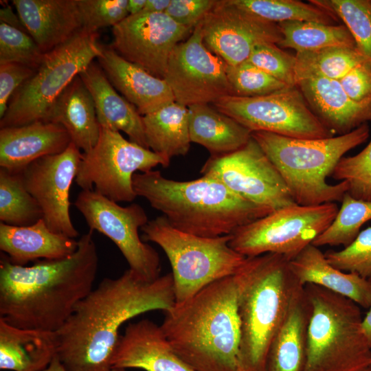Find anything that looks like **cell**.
Masks as SVG:
<instances>
[{
  "instance_id": "ba28073f",
  "label": "cell",
  "mask_w": 371,
  "mask_h": 371,
  "mask_svg": "<svg viewBox=\"0 0 371 371\" xmlns=\"http://www.w3.org/2000/svg\"><path fill=\"white\" fill-rule=\"evenodd\" d=\"M145 240L159 245L172 267L175 304L192 297L207 285L234 275L246 257L229 245L231 234L203 237L173 227L164 216L142 228Z\"/></svg>"
},
{
  "instance_id": "7dc6e473",
  "label": "cell",
  "mask_w": 371,
  "mask_h": 371,
  "mask_svg": "<svg viewBox=\"0 0 371 371\" xmlns=\"http://www.w3.org/2000/svg\"><path fill=\"white\" fill-rule=\"evenodd\" d=\"M0 21L3 22L14 27L25 30L18 14H16L14 13L12 8L9 5H7L6 6H4L1 8Z\"/></svg>"
},
{
  "instance_id": "8fae6325",
  "label": "cell",
  "mask_w": 371,
  "mask_h": 371,
  "mask_svg": "<svg viewBox=\"0 0 371 371\" xmlns=\"http://www.w3.org/2000/svg\"><path fill=\"white\" fill-rule=\"evenodd\" d=\"M170 161L150 149L126 139L118 131L100 127L96 144L82 153L75 181L82 190H94L107 199L131 202L137 195L133 177Z\"/></svg>"
},
{
  "instance_id": "52a82bcc",
  "label": "cell",
  "mask_w": 371,
  "mask_h": 371,
  "mask_svg": "<svg viewBox=\"0 0 371 371\" xmlns=\"http://www.w3.org/2000/svg\"><path fill=\"white\" fill-rule=\"evenodd\" d=\"M304 289L311 304L304 371H364L371 348L363 333L360 306L315 284Z\"/></svg>"
},
{
  "instance_id": "e0dca14e",
  "label": "cell",
  "mask_w": 371,
  "mask_h": 371,
  "mask_svg": "<svg viewBox=\"0 0 371 371\" xmlns=\"http://www.w3.org/2000/svg\"><path fill=\"white\" fill-rule=\"evenodd\" d=\"M82 153L71 143L61 153L45 156L20 172L23 184L38 203L52 232L71 238L78 236L70 216L69 192Z\"/></svg>"
},
{
  "instance_id": "8992f818",
  "label": "cell",
  "mask_w": 371,
  "mask_h": 371,
  "mask_svg": "<svg viewBox=\"0 0 371 371\" xmlns=\"http://www.w3.org/2000/svg\"><path fill=\"white\" fill-rule=\"evenodd\" d=\"M370 128L363 124L351 132L326 138L300 139L256 131L251 137L282 176L294 201L300 205L341 202L348 184H330L339 161L350 150L363 143Z\"/></svg>"
},
{
  "instance_id": "44dd1931",
  "label": "cell",
  "mask_w": 371,
  "mask_h": 371,
  "mask_svg": "<svg viewBox=\"0 0 371 371\" xmlns=\"http://www.w3.org/2000/svg\"><path fill=\"white\" fill-rule=\"evenodd\" d=\"M106 78L143 116L175 102L164 79L157 78L120 56L110 46H102L97 58Z\"/></svg>"
},
{
  "instance_id": "6da1fadb",
  "label": "cell",
  "mask_w": 371,
  "mask_h": 371,
  "mask_svg": "<svg viewBox=\"0 0 371 371\" xmlns=\"http://www.w3.org/2000/svg\"><path fill=\"white\" fill-rule=\"evenodd\" d=\"M175 304L171 273L149 281L128 269L116 278H105L56 332V355L67 371H110L122 324Z\"/></svg>"
},
{
  "instance_id": "4fadbf2b",
  "label": "cell",
  "mask_w": 371,
  "mask_h": 371,
  "mask_svg": "<svg viewBox=\"0 0 371 371\" xmlns=\"http://www.w3.org/2000/svg\"><path fill=\"white\" fill-rule=\"evenodd\" d=\"M74 205L90 231L104 234L115 244L131 270L146 280L160 276L158 253L139 235V229L148 222L141 205L132 203L122 207L94 190H82Z\"/></svg>"
},
{
  "instance_id": "ab89813d",
  "label": "cell",
  "mask_w": 371,
  "mask_h": 371,
  "mask_svg": "<svg viewBox=\"0 0 371 371\" xmlns=\"http://www.w3.org/2000/svg\"><path fill=\"white\" fill-rule=\"evenodd\" d=\"M44 54L27 32L0 22V64L16 63L36 69Z\"/></svg>"
},
{
  "instance_id": "30bf717a",
  "label": "cell",
  "mask_w": 371,
  "mask_h": 371,
  "mask_svg": "<svg viewBox=\"0 0 371 371\" xmlns=\"http://www.w3.org/2000/svg\"><path fill=\"white\" fill-rule=\"evenodd\" d=\"M338 210L335 203L284 207L237 229L229 245L246 258L276 254L290 261L330 226Z\"/></svg>"
},
{
  "instance_id": "74e56055",
  "label": "cell",
  "mask_w": 371,
  "mask_h": 371,
  "mask_svg": "<svg viewBox=\"0 0 371 371\" xmlns=\"http://www.w3.org/2000/svg\"><path fill=\"white\" fill-rule=\"evenodd\" d=\"M232 95L254 97L272 93L290 86L273 78L248 60L227 66Z\"/></svg>"
},
{
  "instance_id": "603a6c76",
  "label": "cell",
  "mask_w": 371,
  "mask_h": 371,
  "mask_svg": "<svg viewBox=\"0 0 371 371\" xmlns=\"http://www.w3.org/2000/svg\"><path fill=\"white\" fill-rule=\"evenodd\" d=\"M71 143L65 128L56 123L37 121L0 128V166L20 172L35 160L65 151Z\"/></svg>"
},
{
  "instance_id": "f5cc1de1",
  "label": "cell",
  "mask_w": 371,
  "mask_h": 371,
  "mask_svg": "<svg viewBox=\"0 0 371 371\" xmlns=\"http://www.w3.org/2000/svg\"><path fill=\"white\" fill-rule=\"evenodd\" d=\"M110 371H126V369L112 368Z\"/></svg>"
},
{
  "instance_id": "7a4b0ae2",
  "label": "cell",
  "mask_w": 371,
  "mask_h": 371,
  "mask_svg": "<svg viewBox=\"0 0 371 371\" xmlns=\"http://www.w3.org/2000/svg\"><path fill=\"white\" fill-rule=\"evenodd\" d=\"M89 231L71 256L31 266L0 260V318L21 328L56 333L93 289L98 254Z\"/></svg>"
},
{
  "instance_id": "f1b7e54d",
  "label": "cell",
  "mask_w": 371,
  "mask_h": 371,
  "mask_svg": "<svg viewBox=\"0 0 371 371\" xmlns=\"http://www.w3.org/2000/svg\"><path fill=\"white\" fill-rule=\"evenodd\" d=\"M311 304L304 286L295 295L270 346L265 371H304Z\"/></svg>"
},
{
  "instance_id": "7c38bea8",
  "label": "cell",
  "mask_w": 371,
  "mask_h": 371,
  "mask_svg": "<svg viewBox=\"0 0 371 371\" xmlns=\"http://www.w3.org/2000/svg\"><path fill=\"white\" fill-rule=\"evenodd\" d=\"M212 104L251 132L300 139L334 136L313 113L297 86L254 97L227 95Z\"/></svg>"
},
{
  "instance_id": "5bb4252c",
  "label": "cell",
  "mask_w": 371,
  "mask_h": 371,
  "mask_svg": "<svg viewBox=\"0 0 371 371\" xmlns=\"http://www.w3.org/2000/svg\"><path fill=\"white\" fill-rule=\"evenodd\" d=\"M201 172L272 212L296 204L280 172L252 137L232 153L210 156Z\"/></svg>"
},
{
  "instance_id": "db71d44e",
  "label": "cell",
  "mask_w": 371,
  "mask_h": 371,
  "mask_svg": "<svg viewBox=\"0 0 371 371\" xmlns=\"http://www.w3.org/2000/svg\"><path fill=\"white\" fill-rule=\"evenodd\" d=\"M364 371H371V368H369L366 369V370H364Z\"/></svg>"
},
{
  "instance_id": "d6a6232c",
  "label": "cell",
  "mask_w": 371,
  "mask_h": 371,
  "mask_svg": "<svg viewBox=\"0 0 371 371\" xmlns=\"http://www.w3.org/2000/svg\"><path fill=\"white\" fill-rule=\"evenodd\" d=\"M295 58L296 84L311 77L339 80L355 67L369 60L357 48L341 47L296 52Z\"/></svg>"
},
{
  "instance_id": "e575fe53",
  "label": "cell",
  "mask_w": 371,
  "mask_h": 371,
  "mask_svg": "<svg viewBox=\"0 0 371 371\" xmlns=\"http://www.w3.org/2000/svg\"><path fill=\"white\" fill-rule=\"evenodd\" d=\"M43 218L35 199L25 188L20 172L0 168V220L13 226H27Z\"/></svg>"
},
{
  "instance_id": "f907efd6",
  "label": "cell",
  "mask_w": 371,
  "mask_h": 371,
  "mask_svg": "<svg viewBox=\"0 0 371 371\" xmlns=\"http://www.w3.org/2000/svg\"><path fill=\"white\" fill-rule=\"evenodd\" d=\"M368 309L366 316L363 317L362 328L363 333L371 348V306Z\"/></svg>"
},
{
  "instance_id": "7bdbcfd3",
  "label": "cell",
  "mask_w": 371,
  "mask_h": 371,
  "mask_svg": "<svg viewBox=\"0 0 371 371\" xmlns=\"http://www.w3.org/2000/svg\"><path fill=\"white\" fill-rule=\"evenodd\" d=\"M82 29L96 32L115 26L128 16V0H77Z\"/></svg>"
},
{
  "instance_id": "484cf974",
  "label": "cell",
  "mask_w": 371,
  "mask_h": 371,
  "mask_svg": "<svg viewBox=\"0 0 371 371\" xmlns=\"http://www.w3.org/2000/svg\"><path fill=\"white\" fill-rule=\"evenodd\" d=\"M289 265L302 285H317L351 300L360 307H370L371 282L355 273L333 266L318 247L308 245Z\"/></svg>"
},
{
  "instance_id": "f546056e",
  "label": "cell",
  "mask_w": 371,
  "mask_h": 371,
  "mask_svg": "<svg viewBox=\"0 0 371 371\" xmlns=\"http://www.w3.org/2000/svg\"><path fill=\"white\" fill-rule=\"evenodd\" d=\"M191 142L205 147L211 156L232 153L245 146L252 132L210 104L188 106Z\"/></svg>"
},
{
  "instance_id": "7402d4cb",
  "label": "cell",
  "mask_w": 371,
  "mask_h": 371,
  "mask_svg": "<svg viewBox=\"0 0 371 371\" xmlns=\"http://www.w3.org/2000/svg\"><path fill=\"white\" fill-rule=\"evenodd\" d=\"M25 30L47 53L82 30L77 0H13Z\"/></svg>"
},
{
  "instance_id": "bcb514c9",
  "label": "cell",
  "mask_w": 371,
  "mask_h": 371,
  "mask_svg": "<svg viewBox=\"0 0 371 371\" xmlns=\"http://www.w3.org/2000/svg\"><path fill=\"white\" fill-rule=\"evenodd\" d=\"M339 81L353 100H371V61L357 65Z\"/></svg>"
},
{
  "instance_id": "681fc988",
  "label": "cell",
  "mask_w": 371,
  "mask_h": 371,
  "mask_svg": "<svg viewBox=\"0 0 371 371\" xmlns=\"http://www.w3.org/2000/svg\"><path fill=\"white\" fill-rule=\"evenodd\" d=\"M147 0H128L127 10L128 15L137 14L142 12Z\"/></svg>"
},
{
  "instance_id": "60d3db41",
  "label": "cell",
  "mask_w": 371,
  "mask_h": 371,
  "mask_svg": "<svg viewBox=\"0 0 371 371\" xmlns=\"http://www.w3.org/2000/svg\"><path fill=\"white\" fill-rule=\"evenodd\" d=\"M324 255L337 269L355 273L371 282V227L361 230L348 246L339 251L328 250Z\"/></svg>"
},
{
  "instance_id": "2e32d148",
  "label": "cell",
  "mask_w": 371,
  "mask_h": 371,
  "mask_svg": "<svg viewBox=\"0 0 371 371\" xmlns=\"http://www.w3.org/2000/svg\"><path fill=\"white\" fill-rule=\"evenodd\" d=\"M193 30L178 24L166 13L142 12L128 15L112 27L110 47L125 60L164 79L172 50Z\"/></svg>"
},
{
  "instance_id": "816d5d0a",
  "label": "cell",
  "mask_w": 371,
  "mask_h": 371,
  "mask_svg": "<svg viewBox=\"0 0 371 371\" xmlns=\"http://www.w3.org/2000/svg\"><path fill=\"white\" fill-rule=\"evenodd\" d=\"M42 371H67L57 355L52 359L49 366Z\"/></svg>"
},
{
  "instance_id": "d590c367",
  "label": "cell",
  "mask_w": 371,
  "mask_h": 371,
  "mask_svg": "<svg viewBox=\"0 0 371 371\" xmlns=\"http://www.w3.org/2000/svg\"><path fill=\"white\" fill-rule=\"evenodd\" d=\"M341 203L333 221L313 240V245L346 247L355 240L361 227L371 220V201L357 199L346 192Z\"/></svg>"
},
{
  "instance_id": "4dcf8cb0",
  "label": "cell",
  "mask_w": 371,
  "mask_h": 371,
  "mask_svg": "<svg viewBox=\"0 0 371 371\" xmlns=\"http://www.w3.org/2000/svg\"><path fill=\"white\" fill-rule=\"evenodd\" d=\"M148 146L170 161L190 147L188 107L175 101L142 116Z\"/></svg>"
},
{
  "instance_id": "4316f807",
  "label": "cell",
  "mask_w": 371,
  "mask_h": 371,
  "mask_svg": "<svg viewBox=\"0 0 371 371\" xmlns=\"http://www.w3.org/2000/svg\"><path fill=\"white\" fill-rule=\"evenodd\" d=\"M46 121L63 126L69 133L71 143L83 153L96 144L100 126L95 104L79 75L55 101Z\"/></svg>"
},
{
  "instance_id": "9a60e30c",
  "label": "cell",
  "mask_w": 371,
  "mask_h": 371,
  "mask_svg": "<svg viewBox=\"0 0 371 371\" xmlns=\"http://www.w3.org/2000/svg\"><path fill=\"white\" fill-rule=\"evenodd\" d=\"M227 66L205 45L199 23L189 37L172 50L164 79L176 102L187 107L212 104L223 97L232 95Z\"/></svg>"
},
{
  "instance_id": "11a10c76",
  "label": "cell",
  "mask_w": 371,
  "mask_h": 371,
  "mask_svg": "<svg viewBox=\"0 0 371 371\" xmlns=\"http://www.w3.org/2000/svg\"><path fill=\"white\" fill-rule=\"evenodd\" d=\"M370 368H371V366H370Z\"/></svg>"
},
{
  "instance_id": "277c9868",
  "label": "cell",
  "mask_w": 371,
  "mask_h": 371,
  "mask_svg": "<svg viewBox=\"0 0 371 371\" xmlns=\"http://www.w3.org/2000/svg\"><path fill=\"white\" fill-rule=\"evenodd\" d=\"M133 186L175 228L203 237L232 234L272 212L233 192L214 177L179 181L159 170L135 173Z\"/></svg>"
},
{
  "instance_id": "83f0119b",
  "label": "cell",
  "mask_w": 371,
  "mask_h": 371,
  "mask_svg": "<svg viewBox=\"0 0 371 371\" xmlns=\"http://www.w3.org/2000/svg\"><path fill=\"white\" fill-rule=\"evenodd\" d=\"M56 333L21 328L0 318V368L42 371L56 355Z\"/></svg>"
},
{
  "instance_id": "ee69618b",
  "label": "cell",
  "mask_w": 371,
  "mask_h": 371,
  "mask_svg": "<svg viewBox=\"0 0 371 371\" xmlns=\"http://www.w3.org/2000/svg\"><path fill=\"white\" fill-rule=\"evenodd\" d=\"M217 0H171L166 11L172 20L194 29L213 8Z\"/></svg>"
},
{
  "instance_id": "f6af8a7d",
  "label": "cell",
  "mask_w": 371,
  "mask_h": 371,
  "mask_svg": "<svg viewBox=\"0 0 371 371\" xmlns=\"http://www.w3.org/2000/svg\"><path fill=\"white\" fill-rule=\"evenodd\" d=\"M34 71V69L16 63L0 64V119L5 113L12 94Z\"/></svg>"
},
{
  "instance_id": "d4e9b609",
  "label": "cell",
  "mask_w": 371,
  "mask_h": 371,
  "mask_svg": "<svg viewBox=\"0 0 371 371\" xmlns=\"http://www.w3.org/2000/svg\"><path fill=\"white\" fill-rule=\"evenodd\" d=\"M79 76L92 95L100 126L122 131L129 140L148 148L142 115L111 84L104 71L93 61Z\"/></svg>"
},
{
  "instance_id": "c3c4849f",
  "label": "cell",
  "mask_w": 371,
  "mask_h": 371,
  "mask_svg": "<svg viewBox=\"0 0 371 371\" xmlns=\"http://www.w3.org/2000/svg\"><path fill=\"white\" fill-rule=\"evenodd\" d=\"M171 0H147L142 12L165 13Z\"/></svg>"
},
{
  "instance_id": "8d00e7d4",
  "label": "cell",
  "mask_w": 371,
  "mask_h": 371,
  "mask_svg": "<svg viewBox=\"0 0 371 371\" xmlns=\"http://www.w3.org/2000/svg\"><path fill=\"white\" fill-rule=\"evenodd\" d=\"M341 20L356 43L357 49L371 61V0H309Z\"/></svg>"
},
{
  "instance_id": "f35d334b",
  "label": "cell",
  "mask_w": 371,
  "mask_h": 371,
  "mask_svg": "<svg viewBox=\"0 0 371 371\" xmlns=\"http://www.w3.org/2000/svg\"><path fill=\"white\" fill-rule=\"evenodd\" d=\"M331 177L348 184V193L352 197L371 201V140L359 153L343 157Z\"/></svg>"
},
{
  "instance_id": "cb8c5ba5",
  "label": "cell",
  "mask_w": 371,
  "mask_h": 371,
  "mask_svg": "<svg viewBox=\"0 0 371 371\" xmlns=\"http://www.w3.org/2000/svg\"><path fill=\"white\" fill-rule=\"evenodd\" d=\"M77 248L78 240L52 232L43 218L27 226L0 223V249L16 265L65 258L72 255Z\"/></svg>"
},
{
  "instance_id": "9c48e42d",
  "label": "cell",
  "mask_w": 371,
  "mask_h": 371,
  "mask_svg": "<svg viewBox=\"0 0 371 371\" xmlns=\"http://www.w3.org/2000/svg\"><path fill=\"white\" fill-rule=\"evenodd\" d=\"M98 32L81 30L44 54L34 74L12 94L0 128L46 121L55 101L74 78L102 54Z\"/></svg>"
},
{
  "instance_id": "ffe728a7",
  "label": "cell",
  "mask_w": 371,
  "mask_h": 371,
  "mask_svg": "<svg viewBox=\"0 0 371 371\" xmlns=\"http://www.w3.org/2000/svg\"><path fill=\"white\" fill-rule=\"evenodd\" d=\"M296 86L313 113L333 134L348 133L371 121V100H353L337 80L311 77Z\"/></svg>"
},
{
  "instance_id": "5b68a950",
  "label": "cell",
  "mask_w": 371,
  "mask_h": 371,
  "mask_svg": "<svg viewBox=\"0 0 371 371\" xmlns=\"http://www.w3.org/2000/svg\"><path fill=\"white\" fill-rule=\"evenodd\" d=\"M235 274L240 325L238 371H265L271 342L304 286L292 273L289 260L276 254L246 258Z\"/></svg>"
},
{
  "instance_id": "3957f363",
  "label": "cell",
  "mask_w": 371,
  "mask_h": 371,
  "mask_svg": "<svg viewBox=\"0 0 371 371\" xmlns=\"http://www.w3.org/2000/svg\"><path fill=\"white\" fill-rule=\"evenodd\" d=\"M238 291L234 274L164 312L160 326L176 354L194 371H238Z\"/></svg>"
},
{
  "instance_id": "b9f144b4",
  "label": "cell",
  "mask_w": 371,
  "mask_h": 371,
  "mask_svg": "<svg viewBox=\"0 0 371 371\" xmlns=\"http://www.w3.org/2000/svg\"><path fill=\"white\" fill-rule=\"evenodd\" d=\"M273 78L290 87L295 83V56H293L273 43L256 46L247 60Z\"/></svg>"
},
{
  "instance_id": "d6986e66",
  "label": "cell",
  "mask_w": 371,
  "mask_h": 371,
  "mask_svg": "<svg viewBox=\"0 0 371 371\" xmlns=\"http://www.w3.org/2000/svg\"><path fill=\"white\" fill-rule=\"evenodd\" d=\"M111 368L194 371L176 354L161 326L148 319L126 327L115 348Z\"/></svg>"
},
{
  "instance_id": "1f68e13d",
  "label": "cell",
  "mask_w": 371,
  "mask_h": 371,
  "mask_svg": "<svg viewBox=\"0 0 371 371\" xmlns=\"http://www.w3.org/2000/svg\"><path fill=\"white\" fill-rule=\"evenodd\" d=\"M282 35L277 44L296 52L341 47L357 48L352 34L344 25H328L311 21H288L278 24Z\"/></svg>"
},
{
  "instance_id": "ac0fdd59",
  "label": "cell",
  "mask_w": 371,
  "mask_h": 371,
  "mask_svg": "<svg viewBox=\"0 0 371 371\" xmlns=\"http://www.w3.org/2000/svg\"><path fill=\"white\" fill-rule=\"evenodd\" d=\"M203 41L229 66L247 60L259 44H278L282 38L279 26L263 21L230 2L218 0L200 22Z\"/></svg>"
},
{
  "instance_id": "836d02e7",
  "label": "cell",
  "mask_w": 371,
  "mask_h": 371,
  "mask_svg": "<svg viewBox=\"0 0 371 371\" xmlns=\"http://www.w3.org/2000/svg\"><path fill=\"white\" fill-rule=\"evenodd\" d=\"M236 7L273 23L311 21L335 25L337 20L325 10L297 0H230Z\"/></svg>"
}]
</instances>
